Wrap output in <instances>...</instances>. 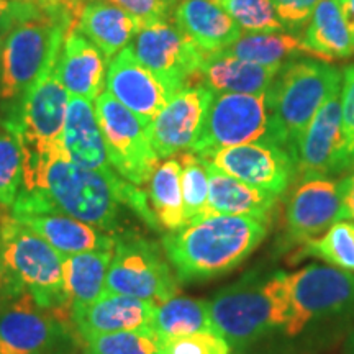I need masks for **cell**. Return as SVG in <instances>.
I'll list each match as a JSON object with an SVG mask.
<instances>
[{"instance_id":"6da1fadb","label":"cell","mask_w":354,"mask_h":354,"mask_svg":"<svg viewBox=\"0 0 354 354\" xmlns=\"http://www.w3.org/2000/svg\"><path fill=\"white\" fill-rule=\"evenodd\" d=\"M130 209L158 228L148 196L113 169L94 171L73 162L64 149L48 156H24V184L12 215L63 214L109 234H118Z\"/></svg>"},{"instance_id":"7a4b0ae2","label":"cell","mask_w":354,"mask_h":354,"mask_svg":"<svg viewBox=\"0 0 354 354\" xmlns=\"http://www.w3.org/2000/svg\"><path fill=\"white\" fill-rule=\"evenodd\" d=\"M266 233V223L251 216L205 215L166 234L162 251L177 281L203 282L245 263Z\"/></svg>"},{"instance_id":"3957f363","label":"cell","mask_w":354,"mask_h":354,"mask_svg":"<svg viewBox=\"0 0 354 354\" xmlns=\"http://www.w3.org/2000/svg\"><path fill=\"white\" fill-rule=\"evenodd\" d=\"M215 333L230 348L245 349L272 331L284 328L290 315L287 274L251 271L209 300Z\"/></svg>"},{"instance_id":"277c9868","label":"cell","mask_w":354,"mask_h":354,"mask_svg":"<svg viewBox=\"0 0 354 354\" xmlns=\"http://www.w3.org/2000/svg\"><path fill=\"white\" fill-rule=\"evenodd\" d=\"M0 251L6 281L0 299L30 294L53 313L69 310L64 282V256L12 214L0 215Z\"/></svg>"},{"instance_id":"5b68a950","label":"cell","mask_w":354,"mask_h":354,"mask_svg":"<svg viewBox=\"0 0 354 354\" xmlns=\"http://www.w3.org/2000/svg\"><path fill=\"white\" fill-rule=\"evenodd\" d=\"M76 21L77 15L71 8L55 6L6 35L0 73V102L6 110L19 104L55 68L66 35Z\"/></svg>"},{"instance_id":"8992f818","label":"cell","mask_w":354,"mask_h":354,"mask_svg":"<svg viewBox=\"0 0 354 354\" xmlns=\"http://www.w3.org/2000/svg\"><path fill=\"white\" fill-rule=\"evenodd\" d=\"M343 71L325 61L294 59L277 73L266 92L269 112V141L295 158V146L318 109L342 88Z\"/></svg>"},{"instance_id":"52a82bcc","label":"cell","mask_w":354,"mask_h":354,"mask_svg":"<svg viewBox=\"0 0 354 354\" xmlns=\"http://www.w3.org/2000/svg\"><path fill=\"white\" fill-rule=\"evenodd\" d=\"M105 292L120 294L161 305L174 299L179 281L165 251L140 234L122 232L115 234Z\"/></svg>"},{"instance_id":"ba28073f","label":"cell","mask_w":354,"mask_h":354,"mask_svg":"<svg viewBox=\"0 0 354 354\" xmlns=\"http://www.w3.org/2000/svg\"><path fill=\"white\" fill-rule=\"evenodd\" d=\"M68 104L69 92L53 68L19 104L6 110L2 127L15 135L25 158L48 156L64 149L63 130Z\"/></svg>"},{"instance_id":"9c48e42d","label":"cell","mask_w":354,"mask_h":354,"mask_svg":"<svg viewBox=\"0 0 354 354\" xmlns=\"http://www.w3.org/2000/svg\"><path fill=\"white\" fill-rule=\"evenodd\" d=\"M94 109L115 172L135 185L148 184L161 159L149 140L148 123L123 107L107 91L94 100Z\"/></svg>"},{"instance_id":"30bf717a","label":"cell","mask_w":354,"mask_h":354,"mask_svg":"<svg viewBox=\"0 0 354 354\" xmlns=\"http://www.w3.org/2000/svg\"><path fill=\"white\" fill-rule=\"evenodd\" d=\"M290 315L286 333L299 335L308 323L354 313V274L335 266L310 264L287 274Z\"/></svg>"},{"instance_id":"8fae6325","label":"cell","mask_w":354,"mask_h":354,"mask_svg":"<svg viewBox=\"0 0 354 354\" xmlns=\"http://www.w3.org/2000/svg\"><path fill=\"white\" fill-rule=\"evenodd\" d=\"M256 141H269L266 94H215L192 153L205 156L216 149Z\"/></svg>"},{"instance_id":"7c38bea8","label":"cell","mask_w":354,"mask_h":354,"mask_svg":"<svg viewBox=\"0 0 354 354\" xmlns=\"http://www.w3.org/2000/svg\"><path fill=\"white\" fill-rule=\"evenodd\" d=\"M128 46L145 68L174 92L201 82L205 55L169 20L143 25Z\"/></svg>"},{"instance_id":"4fadbf2b","label":"cell","mask_w":354,"mask_h":354,"mask_svg":"<svg viewBox=\"0 0 354 354\" xmlns=\"http://www.w3.org/2000/svg\"><path fill=\"white\" fill-rule=\"evenodd\" d=\"M198 158L234 179L276 196H282L297 176L292 153L272 141L230 146Z\"/></svg>"},{"instance_id":"5bb4252c","label":"cell","mask_w":354,"mask_h":354,"mask_svg":"<svg viewBox=\"0 0 354 354\" xmlns=\"http://www.w3.org/2000/svg\"><path fill=\"white\" fill-rule=\"evenodd\" d=\"M0 302V354H53L64 343L59 315L39 307L30 294Z\"/></svg>"},{"instance_id":"9a60e30c","label":"cell","mask_w":354,"mask_h":354,"mask_svg":"<svg viewBox=\"0 0 354 354\" xmlns=\"http://www.w3.org/2000/svg\"><path fill=\"white\" fill-rule=\"evenodd\" d=\"M215 94L205 84L180 88L148 125V135L159 158L192 151L201 138L207 112Z\"/></svg>"},{"instance_id":"2e32d148","label":"cell","mask_w":354,"mask_h":354,"mask_svg":"<svg viewBox=\"0 0 354 354\" xmlns=\"http://www.w3.org/2000/svg\"><path fill=\"white\" fill-rule=\"evenodd\" d=\"M295 171L300 179L328 177L344 171L342 88L325 100L300 135L295 146Z\"/></svg>"},{"instance_id":"e0dca14e","label":"cell","mask_w":354,"mask_h":354,"mask_svg":"<svg viewBox=\"0 0 354 354\" xmlns=\"http://www.w3.org/2000/svg\"><path fill=\"white\" fill-rule=\"evenodd\" d=\"M346 220L342 196V180L331 177L302 179L292 192L286 209L289 234L297 241L320 238L338 221Z\"/></svg>"},{"instance_id":"ac0fdd59","label":"cell","mask_w":354,"mask_h":354,"mask_svg":"<svg viewBox=\"0 0 354 354\" xmlns=\"http://www.w3.org/2000/svg\"><path fill=\"white\" fill-rule=\"evenodd\" d=\"M105 87L115 100L148 125L177 94L136 59L130 46L109 61Z\"/></svg>"},{"instance_id":"d6986e66","label":"cell","mask_w":354,"mask_h":354,"mask_svg":"<svg viewBox=\"0 0 354 354\" xmlns=\"http://www.w3.org/2000/svg\"><path fill=\"white\" fill-rule=\"evenodd\" d=\"M109 59L74 26L66 35L55 73L69 95L95 100L102 94Z\"/></svg>"},{"instance_id":"ffe728a7","label":"cell","mask_w":354,"mask_h":354,"mask_svg":"<svg viewBox=\"0 0 354 354\" xmlns=\"http://www.w3.org/2000/svg\"><path fill=\"white\" fill-rule=\"evenodd\" d=\"M154 312L151 302L104 292L95 302L71 310V318L81 336H87L151 328Z\"/></svg>"},{"instance_id":"44dd1931","label":"cell","mask_w":354,"mask_h":354,"mask_svg":"<svg viewBox=\"0 0 354 354\" xmlns=\"http://www.w3.org/2000/svg\"><path fill=\"white\" fill-rule=\"evenodd\" d=\"M172 20L205 56L228 50L243 35L240 25L215 0H180Z\"/></svg>"},{"instance_id":"7402d4cb","label":"cell","mask_w":354,"mask_h":354,"mask_svg":"<svg viewBox=\"0 0 354 354\" xmlns=\"http://www.w3.org/2000/svg\"><path fill=\"white\" fill-rule=\"evenodd\" d=\"M63 146L68 158L79 166L94 171L113 169L109 161L99 122H97L94 102L69 95L63 130Z\"/></svg>"},{"instance_id":"603a6c76","label":"cell","mask_w":354,"mask_h":354,"mask_svg":"<svg viewBox=\"0 0 354 354\" xmlns=\"http://www.w3.org/2000/svg\"><path fill=\"white\" fill-rule=\"evenodd\" d=\"M205 165L210 184L207 215L251 216L268 225L277 207L279 196L234 179L209 162Z\"/></svg>"},{"instance_id":"cb8c5ba5","label":"cell","mask_w":354,"mask_h":354,"mask_svg":"<svg viewBox=\"0 0 354 354\" xmlns=\"http://www.w3.org/2000/svg\"><path fill=\"white\" fill-rule=\"evenodd\" d=\"M63 256L110 251L115 246V234H109L92 225L63 214H32L15 216Z\"/></svg>"},{"instance_id":"d4e9b609","label":"cell","mask_w":354,"mask_h":354,"mask_svg":"<svg viewBox=\"0 0 354 354\" xmlns=\"http://www.w3.org/2000/svg\"><path fill=\"white\" fill-rule=\"evenodd\" d=\"M279 71L221 51L203 57L201 82L214 94H266Z\"/></svg>"},{"instance_id":"484cf974","label":"cell","mask_w":354,"mask_h":354,"mask_svg":"<svg viewBox=\"0 0 354 354\" xmlns=\"http://www.w3.org/2000/svg\"><path fill=\"white\" fill-rule=\"evenodd\" d=\"M76 28L110 61L133 41L141 24L110 0H91L79 13Z\"/></svg>"},{"instance_id":"4316f807","label":"cell","mask_w":354,"mask_h":354,"mask_svg":"<svg viewBox=\"0 0 354 354\" xmlns=\"http://www.w3.org/2000/svg\"><path fill=\"white\" fill-rule=\"evenodd\" d=\"M304 41L315 59L333 63L354 55V46L344 25L338 0H322L305 26Z\"/></svg>"},{"instance_id":"83f0119b","label":"cell","mask_w":354,"mask_h":354,"mask_svg":"<svg viewBox=\"0 0 354 354\" xmlns=\"http://www.w3.org/2000/svg\"><path fill=\"white\" fill-rule=\"evenodd\" d=\"M112 256L113 250L64 256V282L69 300V315L73 308L86 307L104 294Z\"/></svg>"},{"instance_id":"f1b7e54d","label":"cell","mask_w":354,"mask_h":354,"mask_svg":"<svg viewBox=\"0 0 354 354\" xmlns=\"http://www.w3.org/2000/svg\"><path fill=\"white\" fill-rule=\"evenodd\" d=\"M225 53L250 63L277 68L304 56L315 57L302 38L287 32L243 33Z\"/></svg>"},{"instance_id":"f546056e","label":"cell","mask_w":354,"mask_h":354,"mask_svg":"<svg viewBox=\"0 0 354 354\" xmlns=\"http://www.w3.org/2000/svg\"><path fill=\"white\" fill-rule=\"evenodd\" d=\"M148 201L159 227L176 232L183 228L185 220L183 187H180V162L167 158L153 172L149 179Z\"/></svg>"},{"instance_id":"4dcf8cb0","label":"cell","mask_w":354,"mask_h":354,"mask_svg":"<svg viewBox=\"0 0 354 354\" xmlns=\"http://www.w3.org/2000/svg\"><path fill=\"white\" fill-rule=\"evenodd\" d=\"M151 330L161 342L202 331H214L209 302L190 297H174L156 305Z\"/></svg>"},{"instance_id":"1f68e13d","label":"cell","mask_w":354,"mask_h":354,"mask_svg":"<svg viewBox=\"0 0 354 354\" xmlns=\"http://www.w3.org/2000/svg\"><path fill=\"white\" fill-rule=\"evenodd\" d=\"M84 354H159L162 342L151 328L82 336Z\"/></svg>"},{"instance_id":"d6a6232c","label":"cell","mask_w":354,"mask_h":354,"mask_svg":"<svg viewBox=\"0 0 354 354\" xmlns=\"http://www.w3.org/2000/svg\"><path fill=\"white\" fill-rule=\"evenodd\" d=\"M302 254L354 272V223L338 221L320 238L305 243Z\"/></svg>"},{"instance_id":"836d02e7","label":"cell","mask_w":354,"mask_h":354,"mask_svg":"<svg viewBox=\"0 0 354 354\" xmlns=\"http://www.w3.org/2000/svg\"><path fill=\"white\" fill-rule=\"evenodd\" d=\"M179 162L185 220L192 221L207 215L210 190L209 171L205 161L192 151L180 154Z\"/></svg>"},{"instance_id":"e575fe53","label":"cell","mask_w":354,"mask_h":354,"mask_svg":"<svg viewBox=\"0 0 354 354\" xmlns=\"http://www.w3.org/2000/svg\"><path fill=\"white\" fill-rule=\"evenodd\" d=\"M248 33L286 32L271 0H215Z\"/></svg>"},{"instance_id":"d590c367","label":"cell","mask_w":354,"mask_h":354,"mask_svg":"<svg viewBox=\"0 0 354 354\" xmlns=\"http://www.w3.org/2000/svg\"><path fill=\"white\" fill-rule=\"evenodd\" d=\"M24 184V151L15 135L0 130V207L10 209Z\"/></svg>"},{"instance_id":"8d00e7d4","label":"cell","mask_w":354,"mask_h":354,"mask_svg":"<svg viewBox=\"0 0 354 354\" xmlns=\"http://www.w3.org/2000/svg\"><path fill=\"white\" fill-rule=\"evenodd\" d=\"M159 354H232V348L215 331H202L162 342Z\"/></svg>"},{"instance_id":"74e56055","label":"cell","mask_w":354,"mask_h":354,"mask_svg":"<svg viewBox=\"0 0 354 354\" xmlns=\"http://www.w3.org/2000/svg\"><path fill=\"white\" fill-rule=\"evenodd\" d=\"M342 130L344 171L354 169V64L343 69Z\"/></svg>"},{"instance_id":"f35d334b","label":"cell","mask_w":354,"mask_h":354,"mask_svg":"<svg viewBox=\"0 0 354 354\" xmlns=\"http://www.w3.org/2000/svg\"><path fill=\"white\" fill-rule=\"evenodd\" d=\"M140 20L141 26L153 21L169 20L179 0H110Z\"/></svg>"},{"instance_id":"ab89813d","label":"cell","mask_w":354,"mask_h":354,"mask_svg":"<svg viewBox=\"0 0 354 354\" xmlns=\"http://www.w3.org/2000/svg\"><path fill=\"white\" fill-rule=\"evenodd\" d=\"M279 20L286 26V32L300 33L308 25L312 13L322 0H271Z\"/></svg>"},{"instance_id":"60d3db41","label":"cell","mask_w":354,"mask_h":354,"mask_svg":"<svg viewBox=\"0 0 354 354\" xmlns=\"http://www.w3.org/2000/svg\"><path fill=\"white\" fill-rule=\"evenodd\" d=\"M43 13V7L37 2H21V0H0V35L10 32L13 26L21 21L37 19Z\"/></svg>"},{"instance_id":"b9f144b4","label":"cell","mask_w":354,"mask_h":354,"mask_svg":"<svg viewBox=\"0 0 354 354\" xmlns=\"http://www.w3.org/2000/svg\"><path fill=\"white\" fill-rule=\"evenodd\" d=\"M342 196L346 220H354V169L342 180Z\"/></svg>"},{"instance_id":"7bdbcfd3","label":"cell","mask_w":354,"mask_h":354,"mask_svg":"<svg viewBox=\"0 0 354 354\" xmlns=\"http://www.w3.org/2000/svg\"><path fill=\"white\" fill-rule=\"evenodd\" d=\"M339 10H342L344 25H346L349 37L354 46V0H338Z\"/></svg>"},{"instance_id":"ee69618b","label":"cell","mask_w":354,"mask_h":354,"mask_svg":"<svg viewBox=\"0 0 354 354\" xmlns=\"http://www.w3.org/2000/svg\"><path fill=\"white\" fill-rule=\"evenodd\" d=\"M87 2H91V0H63V3H66V6L73 8V10L77 13V15L81 13V10Z\"/></svg>"},{"instance_id":"f6af8a7d","label":"cell","mask_w":354,"mask_h":354,"mask_svg":"<svg viewBox=\"0 0 354 354\" xmlns=\"http://www.w3.org/2000/svg\"><path fill=\"white\" fill-rule=\"evenodd\" d=\"M344 354H354V330L348 335L346 343H344Z\"/></svg>"},{"instance_id":"bcb514c9","label":"cell","mask_w":354,"mask_h":354,"mask_svg":"<svg viewBox=\"0 0 354 354\" xmlns=\"http://www.w3.org/2000/svg\"><path fill=\"white\" fill-rule=\"evenodd\" d=\"M39 7L48 8V7H55V6H63V0H35Z\"/></svg>"},{"instance_id":"7dc6e473","label":"cell","mask_w":354,"mask_h":354,"mask_svg":"<svg viewBox=\"0 0 354 354\" xmlns=\"http://www.w3.org/2000/svg\"><path fill=\"white\" fill-rule=\"evenodd\" d=\"M3 281H6V266H3L2 251H0V290H2L3 287Z\"/></svg>"},{"instance_id":"c3c4849f","label":"cell","mask_w":354,"mask_h":354,"mask_svg":"<svg viewBox=\"0 0 354 354\" xmlns=\"http://www.w3.org/2000/svg\"><path fill=\"white\" fill-rule=\"evenodd\" d=\"M3 35H0V73H2V46H3Z\"/></svg>"},{"instance_id":"681fc988","label":"cell","mask_w":354,"mask_h":354,"mask_svg":"<svg viewBox=\"0 0 354 354\" xmlns=\"http://www.w3.org/2000/svg\"><path fill=\"white\" fill-rule=\"evenodd\" d=\"M21 2H35V0H21Z\"/></svg>"},{"instance_id":"f907efd6","label":"cell","mask_w":354,"mask_h":354,"mask_svg":"<svg viewBox=\"0 0 354 354\" xmlns=\"http://www.w3.org/2000/svg\"><path fill=\"white\" fill-rule=\"evenodd\" d=\"M2 214H3V212H2V210H0V215H2Z\"/></svg>"}]
</instances>
